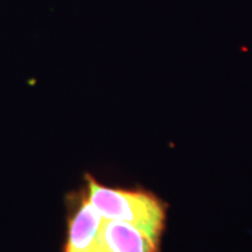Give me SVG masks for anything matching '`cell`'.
Listing matches in <instances>:
<instances>
[{"mask_svg":"<svg viewBox=\"0 0 252 252\" xmlns=\"http://www.w3.org/2000/svg\"><path fill=\"white\" fill-rule=\"evenodd\" d=\"M86 180L87 196L104 220H121L135 226L161 245L167 219V204L161 198L146 189L103 186L90 174L86 175Z\"/></svg>","mask_w":252,"mask_h":252,"instance_id":"6da1fadb","label":"cell"},{"mask_svg":"<svg viewBox=\"0 0 252 252\" xmlns=\"http://www.w3.org/2000/svg\"><path fill=\"white\" fill-rule=\"evenodd\" d=\"M67 241L63 252H94L104 219L97 212L86 189L68 197Z\"/></svg>","mask_w":252,"mask_h":252,"instance_id":"7a4b0ae2","label":"cell"},{"mask_svg":"<svg viewBox=\"0 0 252 252\" xmlns=\"http://www.w3.org/2000/svg\"><path fill=\"white\" fill-rule=\"evenodd\" d=\"M160 247L135 226L104 220L94 252H159Z\"/></svg>","mask_w":252,"mask_h":252,"instance_id":"3957f363","label":"cell"}]
</instances>
